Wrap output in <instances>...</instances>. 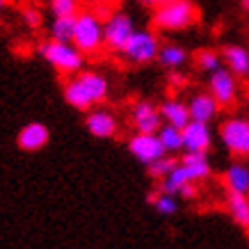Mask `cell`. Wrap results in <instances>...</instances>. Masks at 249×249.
Returning a JSON list of instances; mask_svg holds the SVG:
<instances>
[{"mask_svg": "<svg viewBox=\"0 0 249 249\" xmlns=\"http://www.w3.org/2000/svg\"><path fill=\"white\" fill-rule=\"evenodd\" d=\"M158 110H160V117H162L165 124H174V126H178V128H183L185 124L192 121L188 103L181 101V98H174V96L165 98V101L158 106Z\"/></svg>", "mask_w": 249, "mask_h": 249, "instance_id": "cell-19", "label": "cell"}, {"mask_svg": "<svg viewBox=\"0 0 249 249\" xmlns=\"http://www.w3.org/2000/svg\"><path fill=\"white\" fill-rule=\"evenodd\" d=\"M167 85L174 87V89H178L185 85V76L181 73V69H176V71H167Z\"/></svg>", "mask_w": 249, "mask_h": 249, "instance_id": "cell-29", "label": "cell"}, {"mask_svg": "<svg viewBox=\"0 0 249 249\" xmlns=\"http://www.w3.org/2000/svg\"><path fill=\"white\" fill-rule=\"evenodd\" d=\"M21 18L25 23V28H30V30H37V28L44 25V14L37 7H25L21 12Z\"/></svg>", "mask_w": 249, "mask_h": 249, "instance_id": "cell-27", "label": "cell"}, {"mask_svg": "<svg viewBox=\"0 0 249 249\" xmlns=\"http://www.w3.org/2000/svg\"><path fill=\"white\" fill-rule=\"evenodd\" d=\"M39 55L57 73H62L67 78L78 73V71H83L85 57H87L73 41H57V39H46L44 44H39Z\"/></svg>", "mask_w": 249, "mask_h": 249, "instance_id": "cell-5", "label": "cell"}, {"mask_svg": "<svg viewBox=\"0 0 249 249\" xmlns=\"http://www.w3.org/2000/svg\"><path fill=\"white\" fill-rule=\"evenodd\" d=\"M149 204L153 206V211L158 213V215H165V217H169V215H176V211H178V199H176V195H172V192H165V190H156L153 195H149Z\"/></svg>", "mask_w": 249, "mask_h": 249, "instance_id": "cell-21", "label": "cell"}, {"mask_svg": "<svg viewBox=\"0 0 249 249\" xmlns=\"http://www.w3.org/2000/svg\"><path fill=\"white\" fill-rule=\"evenodd\" d=\"M135 23L126 12L112 9L103 16V35H106V51L112 55H119L124 46L128 44V39L135 32Z\"/></svg>", "mask_w": 249, "mask_h": 249, "instance_id": "cell-8", "label": "cell"}, {"mask_svg": "<svg viewBox=\"0 0 249 249\" xmlns=\"http://www.w3.org/2000/svg\"><path fill=\"white\" fill-rule=\"evenodd\" d=\"M73 44L89 55H101L106 51V35H103V14L98 9H80L76 16Z\"/></svg>", "mask_w": 249, "mask_h": 249, "instance_id": "cell-4", "label": "cell"}, {"mask_svg": "<svg viewBox=\"0 0 249 249\" xmlns=\"http://www.w3.org/2000/svg\"><path fill=\"white\" fill-rule=\"evenodd\" d=\"M224 67L231 69L238 78H249V48L240 44H231L222 48Z\"/></svg>", "mask_w": 249, "mask_h": 249, "instance_id": "cell-18", "label": "cell"}, {"mask_svg": "<svg viewBox=\"0 0 249 249\" xmlns=\"http://www.w3.org/2000/svg\"><path fill=\"white\" fill-rule=\"evenodd\" d=\"M128 153L137 162L142 165H151L153 160H158L165 156V146L160 142L158 133H137L128 140Z\"/></svg>", "mask_w": 249, "mask_h": 249, "instance_id": "cell-10", "label": "cell"}, {"mask_svg": "<svg viewBox=\"0 0 249 249\" xmlns=\"http://www.w3.org/2000/svg\"><path fill=\"white\" fill-rule=\"evenodd\" d=\"M208 91L217 98L222 110H231L240 101V78L231 69L219 67L213 73H208Z\"/></svg>", "mask_w": 249, "mask_h": 249, "instance_id": "cell-9", "label": "cell"}, {"mask_svg": "<svg viewBox=\"0 0 249 249\" xmlns=\"http://www.w3.org/2000/svg\"><path fill=\"white\" fill-rule=\"evenodd\" d=\"M240 9L245 14H249V0H240Z\"/></svg>", "mask_w": 249, "mask_h": 249, "instance_id": "cell-32", "label": "cell"}, {"mask_svg": "<svg viewBox=\"0 0 249 249\" xmlns=\"http://www.w3.org/2000/svg\"><path fill=\"white\" fill-rule=\"evenodd\" d=\"M195 67L199 69L201 73H213L215 69L224 67L222 51H215V48H199L195 53Z\"/></svg>", "mask_w": 249, "mask_h": 249, "instance_id": "cell-23", "label": "cell"}, {"mask_svg": "<svg viewBox=\"0 0 249 249\" xmlns=\"http://www.w3.org/2000/svg\"><path fill=\"white\" fill-rule=\"evenodd\" d=\"M140 5H144V7H158V5H162V2H169V0H137Z\"/></svg>", "mask_w": 249, "mask_h": 249, "instance_id": "cell-31", "label": "cell"}, {"mask_svg": "<svg viewBox=\"0 0 249 249\" xmlns=\"http://www.w3.org/2000/svg\"><path fill=\"white\" fill-rule=\"evenodd\" d=\"M62 96L67 101V106H71L73 110L87 112L91 107L101 106L110 96V80L101 71L83 69L73 76H69L64 89H62Z\"/></svg>", "mask_w": 249, "mask_h": 249, "instance_id": "cell-1", "label": "cell"}, {"mask_svg": "<svg viewBox=\"0 0 249 249\" xmlns=\"http://www.w3.org/2000/svg\"><path fill=\"white\" fill-rule=\"evenodd\" d=\"M48 7L53 16H78L83 9V0H51Z\"/></svg>", "mask_w": 249, "mask_h": 249, "instance_id": "cell-26", "label": "cell"}, {"mask_svg": "<svg viewBox=\"0 0 249 249\" xmlns=\"http://www.w3.org/2000/svg\"><path fill=\"white\" fill-rule=\"evenodd\" d=\"M176 162H178V158H174L172 153H165L162 158L153 160L151 165H146V172H149V176H151V178H156V181H162L167 174H169L174 167H176Z\"/></svg>", "mask_w": 249, "mask_h": 249, "instance_id": "cell-25", "label": "cell"}, {"mask_svg": "<svg viewBox=\"0 0 249 249\" xmlns=\"http://www.w3.org/2000/svg\"><path fill=\"white\" fill-rule=\"evenodd\" d=\"M9 7V0H0V12H2V9H7Z\"/></svg>", "mask_w": 249, "mask_h": 249, "instance_id": "cell-33", "label": "cell"}, {"mask_svg": "<svg viewBox=\"0 0 249 249\" xmlns=\"http://www.w3.org/2000/svg\"><path fill=\"white\" fill-rule=\"evenodd\" d=\"M222 185L227 192H245L249 195V165L242 160H235L222 174Z\"/></svg>", "mask_w": 249, "mask_h": 249, "instance_id": "cell-17", "label": "cell"}, {"mask_svg": "<svg viewBox=\"0 0 249 249\" xmlns=\"http://www.w3.org/2000/svg\"><path fill=\"white\" fill-rule=\"evenodd\" d=\"M196 195H199V185H196V183H190V185H185V188L178 192V196H183V199H195Z\"/></svg>", "mask_w": 249, "mask_h": 249, "instance_id": "cell-30", "label": "cell"}, {"mask_svg": "<svg viewBox=\"0 0 249 249\" xmlns=\"http://www.w3.org/2000/svg\"><path fill=\"white\" fill-rule=\"evenodd\" d=\"M130 126L137 133H158V128L165 124L160 117V110L151 101H137L135 106L130 107Z\"/></svg>", "mask_w": 249, "mask_h": 249, "instance_id": "cell-12", "label": "cell"}, {"mask_svg": "<svg viewBox=\"0 0 249 249\" xmlns=\"http://www.w3.org/2000/svg\"><path fill=\"white\" fill-rule=\"evenodd\" d=\"M190 117L195 121H204V124H213L222 112V106L217 103V98L211 91H196L188 101Z\"/></svg>", "mask_w": 249, "mask_h": 249, "instance_id": "cell-14", "label": "cell"}, {"mask_svg": "<svg viewBox=\"0 0 249 249\" xmlns=\"http://www.w3.org/2000/svg\"><path fill=\"white\" fill-rule=\"evenodd\" d=\"M160 44L162 41L158 37V30H135L119 55L133 67H144V64L156 62Z\"/></svg>", "mask_w": 249, "mask_h": 249, "instance_id": "cell-6", "label": "cell"}, {"mask_svg": "<svg viewBox=\"0 0 249 249\" xmlns=\"http://www.w3.org/2000/svg\"><path fill=\"white\" fill-rule=\"evenodd\" d=\"M199 7L195 0H169L158 7H153L151 23L158 32H183L196 25Z\"/></svg>", "mask_w": 249, "mask_h": 249, "instance_id": "cell-3", "label": "cell"}, {"mask_svg": "<svg viewBox=\"0 0 249 249\" xmlns=\"http://www.w3.org/2000/svg\"><path fill=\"white\" fill-rule=\"evenodd\" d=\"M158 137L167 153H181L183 151V128L174 124H162L158 128Z\"/></svg>", "mask_w": 249, "mask_h": 249, "instance_id": "cell-22", "label": "cell"}, {"mask_svg": "<svg viewBox=\"0 0 249 249\" xmlns=\"http://www.w3.org/2000/svg\"><path fill=\"white\" fill-rule=\"evenodd\" d=\"M188 60H190L188 51H185L181 44H174V41L160 44L158 57H156V62H158L162 69H167V71H176V69H183L185 64H188Z\"/></svg>", "mask_w": 249, "mask_h": 249, "instance_id": "cell-20", "label": "cell"}, {"mask_svg": "<svg viewBox=\"0 0 249 249\" xmlns=\"http://www.w3.org/2000/svg\"><path fill=\"white\" fill-rule=\"evenodd\" d=\"M213 146L211 124L204 121H190L183 126V151L192 153H208Z\"/></svg>", "mask_w": 249, "mask_h": 249, "instance_id": "cell-13", "label": "cell"}, {"mask_svg": "<svg viewBox=\"0 0 249 249\" xmlns=\"http://www.w3.org/2000/svg\"><path fill=\"white\" fill-rule=\"evenodd\" d=\"M48 140H51V130H48V126L39 124V121L25 124V126L18 130V135H16L18 149H21V151H28V153L41 151L46 144H48Z\"/></svg>", "mask_w": 249, "mask_h": 249, "instance_id": "cell-15", "label": "cell"}, {"mask_svg": "<svg viewBox=\"0 0 249 249\" xmlns=\"http://www.w3.org/2000/svg\"><path fill=\"white\" fill-rule=\"evenodd\" d=\"M224 208H227L229 217L238 229L249 231V195L245 192H227L224 199Z\"/></svg>", "mask_w": 249, "mask_h": 249, "instance_id": "cell-16", "label": "cell"}, {"mask_svg": "<svg viewBox=\"0 0 249 249\" xmlns=\"http://www.w3.org/2000/svg\"><path fill=\"white\" fill-rule=\"evenodd\" d=\"M211 174H213V167H211V160H208L206 153L183 151V156L178 158L176 167L167 174L162 181H158V188L178 196V192H181L185 185H190V183H196V185H199V183H204L206 178H211Z\"/></svg>", "mask_w": 249, "mask_h": 249, "instance_id": "cell-2", "label": "cell"}, {"mask_svg": "<svg viewBox=\"0 0 249 249\" xmlns=\"http://www.w3.org/2000/svg\"><path fill=\"white\" fill-rule=\"evenodd\" d=\"M85 128L89 130V135L98 137V140H112L119 133V121L112 110L96 106L85 114Z\"/></svg>", "mask_w": 249, "mask_h": 249, "instance_id": "cell-11", "label": "cell"}, {"mask_svg": "<svg viewBox=\"0 0 249 249\" xmlns=\"http://www.w3.org/2000/svg\"><path fill=\"white\" fill-rule=\"evenodd\" d=\"M76 30V16H53L51 23V39L57 41H73Z\"/></svg>", "mask_w": 249, "mask_h": 249, "instance_id": "cell-24", "label": "cell"}, {"mask_svg": "<svg viewBox=\"0 0 249 249\" xmlns=\"http://www.w3.org/2000/svg\"><path fill=\"white\" fill-rule=\"evenodd\" d=\"M83 2H89V5H94V9H98L101 14L106 16L107 12H112L114 5H117V0H83Z\"/></svg>", "mask_w": 249, "mask_h": 249, "instance_id": "cell-28", "label": "cell"}, {"mask_svg": "<svg viewBox=\"0 0 249 249\" xmlns=\"http://www.w3.org/2000/svg\"><path fill=\"white\" fill-rule=\"evenodd\" d=\"M219 140L233 160L249 158V117H229L219 124Z\"/></svg>", "mask_w": 249, "mask_h": 249, "instance_id": "cell-7", "label": "cell"}]
</instances>
